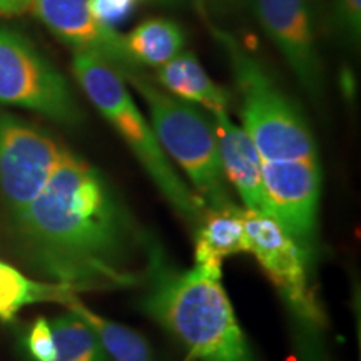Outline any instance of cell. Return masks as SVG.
<instances>
[{"mask_svg":"<svg viewBox=\"0 0 361 361\" xmlns=\"http://www.w3.org/2000/svg\"><path fill=\"white\" fill-rule=\"evenodd\" d=\"M263 186L271 216L308 255L322 192L318 159L263 161Z\"/></svg>","mask_w":361,"mask_h":361,"instance_id":"9c48e42d","label":"cell"},{"mask_svg":"<svg viewBox=\"0 0 361 361\" xmlns=\"http://www.w3.org/2000/svg\"><path fill=\"white\" fill-rule=\"evenodd\" d=\"M0 104L29 109L64 126L82 121L64 75L29 39L0 27Z\"/></svg>","mask_w":361,"mask_h":361,"instance_id":"8992f818","label":"cell"},{"mask_svg":"<svg viewBox=\"0 0 361 361\" xmlns=\"http://www.w3.org/2000/svg\"><path fill=\"white\" fill-rule=\"evenodd\" d=\"M141 310L200 361H255L223 286L221 264L180 271L154 239L144 241Z\"/></svg>","mask_w":361,"mask_h":361,"instance_id":"7a4b0ae2","label":"cell"},{"mask_svg":"<svg viewBox=\"0 0 361 361\" xmlns=\"http://www.w3.org/2000/svg\"><path fill=\"white\" fill-rule=\"evenodd\" d=\"M157 82L171 96L204 107L209 112L229 109V92L207 75L192 52H180L157 67Z\"/></svg>","mask_w":361,"mask_h":361,"instance_id":"4fadbf2b","label":"cell"},{"mask_svg":"<svg viewBox=\"0 0 361 361\" xmlns=\"http://www.w3.org/2000/svg\"><path fill=\"white\" fill-rule=\"evenodd\" d=\"M245 228L247 252L255 256L266 274L273 279L291 308L303 319L318 323L322 314L310 290L306 269L308 255L271 216L245 209Z\"/></svg>","mask_w":361,"mask_h":361,"instance_id":"ba28073f","label":"cell"},{"mask_svg":"<svg viewBox=\"0 0 361 361\" xmlns=\"http://www.w3.org/2000/svg\"><path fill=\"white\" fill-rule=\"evenodd\" d=\"M124 80L144 99L162 151L180 166L207 209L236 207L221 166L211 116L159 89L141 71L126 75Z\"/></svg>","mask_w":361,"mask_h":361,"instance_id":"277c9868","label":"cell"},{"mask_svg":"<svg viewBox=\"0 0 361 361\" xmlns=\"http://www.w3.org/2000/svg\"><path fill=\"white\" fill-rule=\"evenodd\" d=\"M247 252L245 207L207 209L197 224L194 258L197 264H221L228 256Z\"/></svg>","mask_w":361,"mask_h":361,"instance_id":"5bb4252c","label":"cell"},{"mask_svg":"<svg viewBox=\"0 0 361 361\" xmlns=\"http://www.w3.org/2000/svg\"><path fill=\"white\" fill-rule=\"evenodd\" d=\"M56 361H109L94 329L74 311L51 322Z\"/></svg>","mask_w":361,"mask_h":361,"instance_id":"ac0fdd59","label":"cell"},{"mask_svg":"<svg viewBox=\"0 0 361 361\" xmlns=\"http://www.w3.org/2000/svg\"><path fill=\"white\" fill-rule=\"evenodd\" d=\"M32 0H0V16H20L30 11Z\"/></svg>","mask_w":361,"mask_h":361,"instance_id":"7402d4cb","label":"cell"},{"mask_svg":"<svg viewBox=\"0 0 361 361\" xmlns=\"http://www.w3.org/2000/svg\"><path fill=\"white\" fill-rule=\"evenodd\" d=\"M72 71L89 101L124 139L164 200L180 218L191 224H200L206 213L204 202L176 173L173 162L157 141L154 129L126 87L123 75L102 59L89 54H74Z\"/></svg>","mask_w":361,"mask_h":361,"instance_id":"3957f363","label":"cell"},{"mask_svg":"<svg viewBox=\"0 0 361 361\" xmlns=\"http://www.w3.org/2000/svg\"><path fill=\"white\" fill-rule=\"evenodd\" d=\"M124 49L135 67H161L184 51L186 34L171 19H147L123 35Z\"/></svg>","mask_w":361,"mask_h":361,"instance_id":"9a60e30c","label":"cell"},{"mask_svg":"<svg viewBox=\"0 0 361 361\" xmlns=\"http://www.w3.org/2000/svg\"><path fill=\"white\" fill-rule=\"evenodd\" d=\"M75 293L56 283H42L25 276L22 271L0 261V319L12 322L22 308L37 303L69 306Z\"/></svg>","mask_w":361,"mask_h":361,"instance_id":"2e32d148","label":"cell"},{"mask_svg":"<svg viewBox=\"0 0 361 361\" xmlns=\"http://www.w3.org/2000/svg\"><path fill=\"white\" fill-rule=\"evenodd\" d=\"M66 151L45 130L0 112V197L8 219L37 196Z\"/></svg>","mask_w":361,"mask_h":361,"instance_id":"52a82bcc","label":"cell"},{"mask_svg":"<svg viewBox=\"0 0 361 361\" xmlns=\"http://www.w3.org/2000/svg\"><path fill=\"white\" fill-rule=\"evenodd\" d=\"M69 310L94 329L104 351L114 361H154L151 345L135 329L96 314L78 298L69 305Z\"/></svg>","mask_w":361,"mask_h":361,"instance_id":"e0dca14e","label":"cell"},{"mask_svg":"<svg viewBox=\"0 0 361 361\" xmlns=\"http://www.w3.org/2000/svg\"><path fill=\"white\" fill-rule=\"evenodd\" d=\"M8 221L27 263L51 283L74 293L141 283L130 263L146 239L106 178L69 149Z\"/></svg>","mask_w":361,"mask_h":361,"instance_id":"6da1fadb","label":"cell"},{"mask_svg":"<svg viewBox=\"0 0 361 361\" xmlns=\"http://www.w3.org/2000/svg\"><path fill=\"white\" fill-rule=\"evenodd\" d=\"M338 27L346 37L358 42L361 32V0H336Z\"/></svg>","mask_w":361,"mask_h":361,"instance_id":"44dd1931","label":"cell"},{"mask_svg":"<svg viewBox=\"0 0 361 361\" xmlns=\"http://www.w3.org/2000/svg\"><path fill=\"white\" fill-rule=\"evenodd\" d=\"M35 17L74 54H89L123 75L139 71L124 49L123 35L92 16L89 0H32Z\"/></svg>","mask_w":361,"mask_h":361,"instance_id":"8fae6325","label":"cell"},{"mask_svg":"<svg viewBox=\"0 0 361 361\" xmlns=\"http://www.w3.org/2000/svg\"><path fill=\"white\" fill-rule=\"evenodd\" d=\"M231 64L241 96L243 129L263 161L318 159V149L300 109L269 78L264 67L229 34L214 30Z\"/></svg>","mask_w":361,"mask_h":361,"instance_id":"5b68a950","label":"cell"},{"mask_svg":"<svg viewBox=\"0 0 361 361\" xmlns=\"http://www.w3.org/2000/svg\"><path fill=\"white\" fill-rule=\"evenodd\" d=\"M261 27L278 47L298 82L313 99L323 94L311 0H252Z\"/></svg>","mask_w":361,"mask_h":361,"instance_id":"30bf717a","label":"cell"},{"mask_svg":"<svg viewBox=\"0 0 361 361\" xmlns=\"http://www.w3.org/2000/svg\"><path fill=\"white\" fill-rule=\"evenodd\" d=\"M209 116L226 180L236 189L246 211L271 216L263 186V159L250 134L233 123L228 111H214Z\"/></svg>","mask_w":361,"mask_h":361,"instance_id":"7c38bea8","label":"cell"},{"mask_svg":"<svg viewBox=\"0 0 361 361\" xmlns=\"http://www.w3.org/2000/svg\"><path fill=\"white\" fill-rule=\"evenodd\" d=\"M157 2H171V0H157Z\"/></svg>","mask_w":361,"mask_h":361,"instance_id":"603a6c76","label":"cell"},{"mask_svg":"<svg viewBox=\"0 0 361 361\" xmlns=\"http://www.w3.org/2000/svg\"><path fill=\"white\" fill-rule=\"evenodd\" d=\"M139 0H89L92 16L102 25L114 29L133 13Z\"/></svg>","mask_w":361,"mask_h":361,"instance_id":"ffe728a7","label":"cell"},{"mask_svg":"<svg viewBox=\"0 0 361 361\" xmlns=\"http://www.w3.org/2000/svg\"><path fill=\"white\" fill-rule=\"evenodd\" d=\"M25 345L34 361H56V343L51 322L42 316L35 319L25 338Z\"/></svg>","mask_w":361,"mask_h":361,"instance_id":"d6986e66","label":"cell"}]
</instances>
